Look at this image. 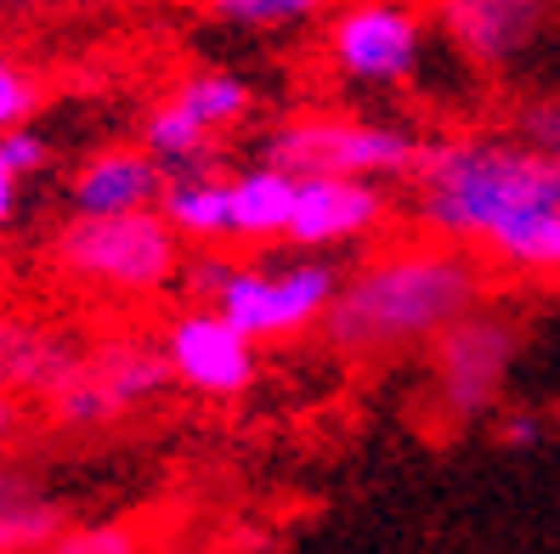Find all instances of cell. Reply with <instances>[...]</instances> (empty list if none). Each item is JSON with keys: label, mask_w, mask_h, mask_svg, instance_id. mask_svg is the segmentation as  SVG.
<instances>
[{"label": "cell", "mask_w": 560, "mask_h": 554, "mask_svg": "<svg viewBox=\"0 0 560 554\" xmlns=\"http://www.w3.org/2000/svg\"><path fill=\"white\" fill-rule=\"evenodd\" d=\"M408 181L431 238L481 249L510 272H560V148L447 137L419 148Z\"/></svg>", "instance_id": "1"}, {"label": "cell", "mask_w": 560, "mask_h": 554, "mask_svg": "<svg viewBox=\"0 0 560 554\" xmlns=\"http://www.w3.org/2000/svg\"><path fill=\"white\" fill-rule=\"evenodd\" d=\"M470 306H481V267L465 244H397L340 278L323 311V340L351 363H390L431 345Z\"/></svg>", "instance_id": "2"}, {"label": "cell", "mask_w": 560, "mask_h": 554, "mask_svg": "<svg viewBox=\"0 0 560 554\" xmlns=\"http://www.w3.org/2000/svg\"><path fill=\"white\" fill-rule=\"evenodd\" d=\"M57 272L114 300H148L182 283L187 244L164 210H125V215H74L51 244Z\"/></svg>", "instance_id": "3"}, {"label": "cell", "mask_w": 560, "mask_h": 554, "mask_svg": "<svg viewBox=\"0 0 560 554\" xmlns=\"http://www.w3.org/2000/svg\"><path fill=\"white\" fill-rule=\"evenodd\" d=\"M419 137L390 119L357 114H301L283 119L267 137V158L294 176H369V181H408L419 165Z\"/></svg>", "instance_id": "4"}, {"label": "cell", "mask_w": 560, "mask_h": 554, "mask_svg": "<svg viewBox=\"0 0 560 554\" xmlns=\"http://www.w3.org/2000/svg\"><path fill=\"white\" fill-rule=\"evenodd\" d=\"M164 385H171L164 345L142 334H108L80 351L69 379L46 397V413L62 431H103L114 419H130L137 408L159 402Z\"/></svg>", "instance_id": "5"}, {"label": "cell", "mask_w": 560, "mask_h": 554, "mask_svg": "<svg viewBox=\"0 0 560 554\" xmlns=\"http://www.w3.org/2000/svg\"><path fill=\"white\" fill-rule=\"evenodd\" d=\"M515 351H521V329L481 306H470L431 340V402L447 425H476V419L499 408Z\"/></svg>", "instance_id": "6"}, {"label": "cell", "mask_w": 560, "mask_h": 554, "mask_svg": "<svg viewBox=\"0 0 560 554\" xmlns=\"http://www.w3.org/2000/svg\"><path fill=\"white\" fill-rule=\"evenodd\" d=\"M335 288H340V272L317 249H301V260H272V267L238 260L210 306H221L255 345H267V340H294L317 329Z\"/></svg>", "instance_id": "7"}, {"label": "cell", "mask_w": 560, "mask_h": 554, "mask_svg": "<svg viewBox=\"0 0 560 554\" xmlns=\"http://www.w3.org/2000/svg\"><path fill=\"white\" fill-rule=\"evenodd\" d=\"M323 57L346 85L397 91L424 69V23L402 0H351L328 17Z\"/></svg>", "instance_id": "8"}, {"label": "cell", "mask_w": 560, "mask_h": 554, "mask_svg": "<svg viewBox=\"0 0 560 554\" xmlns=\"http://www.w3.org/2000/svg\"><path fill=\"white\" fill-rule=\"evenodd\" d=\"M159 345H164V363H171V385L192 390V397H205V402L244 397L260 374L255 340L210 300H187L171 317V329H164Z\"/></svg>", "instance_id": "9"}, {"label": "cell", "mask_w": 560, "mask_h": 554, "mask_svg": "<svg viewBox=\"0 0 560 554\" xmlns=\"http://www.w3.org/2000/svg\"><path fill=\"white\" fill-rule=\"evenodd\" d=\"M390 221V192L385 181L369 176H301L294 181V215H289V238L294 249H340L385 233Z\"/></svg>", "instance_id": "10"}, {"label": "cell", "mask_w": 560, "mask_h": 554, "mask_svg": "<svg viewBox=\"0 0 560 554\" xmlns=\"http://www.w3.org/2000/svg\"><path fill=\"white\" fill-rule=\"evenodd\" d=\"M436 17L458 57H470L476 69H510L544 35L549 0H436Z\"/></svg>", "instance_id": "11"}, {"label": "cell", "mask_w": 560, "mask_h": 554, "mask_svg": "<svg viewBox=\"0 0 560 554\" xmlns=\"http://www.w3.org/2000/svg\"><path fill=\"white\" fill-rule=\"evenodd\" d=\"M164 165L148 148H96L85 153L69 176V210L74 215H125V210H153L164 192Z\"/></svg>", "instance_id": "12"}, {"label": "cell", "mask_w": 560, "mask_h": 554, "mask_svg": "<svg viewBox=\"0 0 560 554\" xmlns=\"http://www.w3.org/2000/svg\"><path fill=\"white\" fill-rule=\"evenodd\" d=\"M80 363V345L28 317H0V397L12 402H46Z\"/></svg>", "instance_id": "13"}, {"label": "cell", "mask_w": 560, "mask_h": 554, "mask_svg": "<svg viewBox=\"0 0 560 554\" xmlns=\"http://www.w3.org/2000/svg\"><path fill=\"white\" fill-rule=\"evenodd\" d=\"M294 170L260 158L226 176V204H233V244H283L294 215Z\"/></svg>", "instance_id": "14"}, {"label": "cell", "mask_w": 560, "mask_h": 554, "mask_svg": "<svg viewBox=\"0 0 560 554\" xmlns=\"http://www.w3.org/2000/svg\"><path fill=\"white\" fill-rule=\"evenodd\" d=\"M142 148L164 165V176H221V137L176 108L171 96L142 119Z\"/></svg>", "instance_id": "15"}, {"label": "cell", "mask_w": 560, "mask_h": 554, "mask_svg": "<svg viewBox=\"0 0 560 554\" xmlns=\"http://www.w3.org/2000/svg\"><path fill=\"white\" fill-rule=\"evenodd\" d=\"M164 221L182 233V244H233V204H226V176H171L159 192Z\"/></svg>", "instance_id": "16"}, {"label": "cell", "mask_w": 560, "mask_h": 554, "mask_svg": "<svg viewBox=\"0 0 560 554\" xmlns=\"http://www.w3.org/2000/svg\"><path fill=\"white\" fill-rule=\"evenodd\" d=\"M62 532V509L18 464H0V549H51Z\"/></svg>", "instance_id": "17"}, {"label": "cell", "mask_w": 560, "mask_h": 554, "mask_svg": "<svg viewBox=\"0 0 560 554\" xmlns=\"http://www.w3.org/2000/svg\"><path fill=\"white\" fill-rule=\"evenodd\" d=\"M171 103L187 108L205 130L226 137V130H238V125L255 114V85H249L244 74H233V69H192V74L176 80Z\"/></svg>", "instance_id": "18"}, {"label": "cell", "mask_w": 560, "mask_h": 554, "mask_svg": "<svg viewBox=\"0 0 560 554\" xmlns=\"http://www.w3.org/2000/svg\"><path fill=\"white\" fill-rule=\"evenodd\" d=\"M335 0H205V12L233 28H294L323 17Z\"/></svg>", "instance_id": "19"}, {"label": "cell", "mask_w": 560, "mask_h": 554, "mask_svg": "<svg viewBox=\"0 0 560 554\" xmlns=\"http://www.w3.org/2000/svg\"><path fill=\"white\" fill-rule=\"evenodd\" d=\"M40 103H46L40 80L28 74L12 51H0V130H12V125H23V119H35Z\"/></svg>", "instance_id": "20"}, {"label": "cell", "mask_w": 560, "mask_h": 554, "mask_svg": "<svg viewBox=\"0 0 560 554\" xmlns=\"http://www.w3.org/2000/svg\"><path fill=\"white\" fill-rule=\"evenodd\" d=\"M57 554H137L142 549V532L137 527H119V520H108V527H62L51 538Z\"/></svg>", "instance_id": "21"}, {"label": "cell", "mask_w": 560, "mask_h": 554, "mask_svg": "<svg viewBox=\"0 0 560 554\" xmlns=\"http://www.w3.org/2000/svg\"><path fill=\"white\" fill-rule=\"evenodd\" d=\"M0 158H7V170H12L18 181H35V176L51 165V142L23 119V125H12V130H0Z\"/></svg>", "instance_id": "22"}, {"label": "cell", "mask_w": 560, "mask_h": 554, "mask_svg": "<svg viewBox=\"0 0 560 554\" xmlns=\"http://www.w3.org/2000/svg\"><path fill=\"white\" fill-rule=\"evenodd\" d=\"M499 436H504V447H533V441L544 436V419H533V413H510L504 425H499Z\"/></svg>", "instance_id": "23"}, {"label": "cell", "mask_w": 560, "mask_h": 554, "mask_svg": "<svg viewBox=\"0 0 560 554\" xmlns=\"http://www.w3.org/2000/svg\"><path fill=\"white\" fill-rule=\"evenodd\" d=\"M18 210H23V181L7 170V158H0V233L18 221Z\"/></svg>", "instance_id": "24"}, {"label": "cell", "mask_w": 560, "mask_h": 554, "mask_svg": "<svg viewBox=\"0 0 560 554\" xmlns=\"http://www.w3.org/2000/svg\"><path fill=\"white\" fill-rule=\"evenodd\" d=\"M18 436V402L12 397H0V447H7Z\"/></svg>", "instance_id": "25"}, {"label": "cell", "mask_w": 560, "mask_h": 554, "mask_svg": "<svg viewBox=\"0 0 560 554\" xmlns=\"http://www.w3.org/2000/svg\"><path fill=\"white\" fill-rule=\"evenodd\" d=\"M555 278H560V272H555Z\"/></svg>", "instance_id": "26"}]
</instances>
